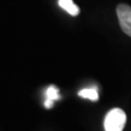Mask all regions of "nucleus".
Wrapping results in <instances>:
<instances>
[{
	"label": "nucleus",
	"instance_id": "f257e3e1",
	"mask_svg": "<svg viewBox=\"0 0 131 131\" xmlns=\"http://www.w3.org/2000/svg\"><path fill=\"white\" fill-rule=\"evenodd\" d=\"M126 123V115L123 110L115 108L109 111L104 119L105 131H122Z\"/></svg>",
	"mask_w": 131,
	"mask_h": 131
},
{
	"label": "nucleus",
	"instance_id": "f03ea898",
	"mask_svg": "<svg viewBox=\"0 0 131 131\" xmlns=\"http://www.w3.org/2000/svg\"><path fill=\"white\" fill-rule=\"evenodd\" d=\"M117 16L122 31L131 37V7L127 4L117 5Z\"/></svg>",
	"mask_w": 131,
	"mask_h": 131
},
{
	"label": "nucleus",
	"instance_id": "7ed1b4c3",
	"mask_svg": "<svg viewBox=\"0 0 131 131\" xmlns=\"http://www.w3.org/2000/svg\"><path fill=\"white\" fill-rule=\"evenodd\" d=\"M58 5L60 6V8L73 17L78 16L80 13L79 7L73 2V0H58Z\"/></svg>",
	"mask_w": 131,
	"mask_h": 131
},
{
	"label": "nucleus",
	"instance_id": "20e7f679",
	"mask_svg": "<svg viewBox=\"0 0 131 131\" xmlns=\"http://www.w3.org/2000/svg\"><path fill=\"white\" fill-rule=\"evenodd\" d=\"M79 96L82 98L89 99L91 101H97L99 98L98 91L97 89L92 88V89H84L79 91Z\"/></svg>",
	"mask_w": 131,
	"mask_h": 131
},
{
	"label": "nucleus",
	"instance_id": "39448f33",
	"mask_svg": "<svg viewBox=\"0 0 131 131\" xmlns=\"http://www.w3.org/2000/svg\"><path fill=\"white\" fill-rule=\"evenodd\" d=\"M46 99L56 101L60 99V94H59V89L54 85H50L46 90Z\"/></svg>",
	"mask_w": 131,
	"mask_h": 131
},
{
	"label": "nucleus",
	"instance_id": "423d86ee",
	"mask_svg": "<svg viewBox=\"0 0 131 131\" xmlns=\"http://www.w3.org/2000/svg\"><path fill=\"white\" fill-rule=\"evenodd\" d=\"M53 102H54V101H52V100L46 99V100H45V103H44L45 108H47V109H52V108L53 107Z\"/></svg>",
	"mask_w": 131,
	"mask_h": 131
}]
</instances>
